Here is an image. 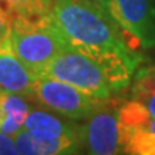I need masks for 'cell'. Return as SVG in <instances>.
I'll use <instances>...</instances> for the list:
<instances>
[{"instance_id": "cell-17", "label": "cell", "mask_w": 155, "mask_h": 155, "mask_svg": "<svg viewBox=\"0 0 155 155\" xmlns=\"http://www.w3.org/2000/svg\"><path fill=\"white\" fill-rule=\"evenodd\" d=\"M92 2L98 3V5L102 6V7H104V9H106L108 12L111 10V3H112V0H92ZM109 13H111V12H109Z\"/></svg>"}, {"instance_id": "cell-5", "label": "cell", "mask_w": 155, "mask_h": 155, "mask_svg": "<svg viewBox=\"0 0 155 155\" xmlns=\"http://www.w3.org/2000/svg\"><path fill=\"white\" fill-rule=\"evenodd\" d=\"M109 12L124 32L142 48H155L154 0H112Z\"/></svg>"}, {"instance_id": "cell-11", "label": "cell", "mask_w": 155, "mask_h": 155, "mask_svg": "<svg viewBox=\"0 0 155 155\" xmlns=\"http://www.w3.org/2000/svg\"><path fill=\"white\" fill-rule=\"evenodd\" d=\"M124 154L131 155H155V134L147 124L127 127L122 125Z\"/></svg>"}, {"instance_id": "cell-12", "label": "cell", "mask_w": 155, "mask_h": 155, "mask_svg": "<svg viewBox=\"0 0 155 155\" xmlns=\"http://www.w3.org/2000/svg\"><path fill=\"white\" fill-rule=\"evenodd\" d=\"M131 92L132 99L142 104L151 116H155V65L139 68L134 73Z\"/></svg>"}, {"instance_id": "cell-15", "label": "cell", "mask_w": 155, "mask_h": 155, "mask_svg": "<svg viewBox=\"0 0 155 155\" xmlns=\"http://www.w3.org/2000/svg\"><path fill=\"white\" fill-rule=\"evenodd\" d=\"M12 22H13L12 16L0 5V45L5 43L9 39V35L12 30Z\"/></svg>"}, {"instance_id": "cell-18", "label": "cell", "mask_w": 155, "mask_h": 155, "mask_svg": "<svg viewBox=\"0 0 155 155\" xmlns=\"http://www.w3.org/2000/svg\"><path fill=\"white\" fill-rule=\"evenodd\" d=\"M145 124H147V127L150 128L151 131L155 134V116H151V118L147 122H145Z\"/></svg>"}, {"instance_id": "cell-4", "label": "cell", "mask_w": 155, "mask_h": 155, "mask_svg": "<svg viewBox=\"0 0 155 155\" xmlns=\"http://www.w3.org/2000/svg\"><path fill=\"white\" fill-rule=\"evenodd\" d=\"M33 98L50 111L73 121L88 119L104 106V99L94 98L71 83L50 76L38 78Z\"/></svg>"}, {"instance_id": "cell-10", "label": "cell", "mask_w": 155, "mask_h": 155, "mask_svg": "<svg viewBox=\"0 0 155 155\" xmlns=\"http://www.w3.org/2000/svg\"><path fill=\"white\" fill-rule=\"evenodd\" d=\"M30 106L25 96L9 94L0 89V132L16 137L25 128Z\"/></svg>"}, {"instance_id": "cell-8", "label": "cell", "mask_w": 155, "mask_h": 155, "mask_svg": "<svg viewBox=\"0 0 155 155\" xmlns=\"http://www.w3.org/2000/svg\"><path fill=\"white\" fill-rule=\"evenodd\" d=\"M23 129H26L38 139H56L63 137L82 138V125L65 121L42 109H30Z\"/></svg>"}, {"instance_id": "cell-16", "label": "cell", "mask_w": 155, "mask_h": 155, "mask_svg": "<svg viewBox=\"0 0 155 155\" xmlns=\"http://www.w3.org/2000/svg\"><path fill=\"white\" fill-rule=\"evenodd\" d=\"M15 137L0 132V155H17Z\"/></svg>"}, {"instance_id": "cell-1", "label": "cell", "mask_w": 155, "mask_h": 155, "mask_svg": "<svg viewBox=\"0 0 155 155\" xmlns=\"http://www.w3.org/2000/svg\"><path fill=\"white\" fill-rule=\"evenodd\" d=\"M48 17L75 49L92 55L139 59L119 23L92 0H53Z\"/></svg>"}, {"instance_id": "cell-9", "label": "cell", "mask_w": 155, "mask_h": 155, "mask_svg": "<svg viewBox=\"0 0 155 155\" xmlns=\"http://www.w3.org/2000/svg\"><path fill=\"white\" fill-rule=\"evenodd\" d=\"M17 152L22 155H65L78 154L83 148L81 137H63L56 139H38L26 129L15 137Z\"/></svg>"}, {"instance_id": "cell-6", "label": "cell", "mask_w": 155, "mask_h": 155, "mask_svg": "<svg viewBox=\"0 0 155 155\" xmlns=\"http://www.w3.org/2000/svg\"><path fill=\"white\" fill-rule=\"evenodd\" d=\"M82 142L88 154L115 155L124 154L122 124L118 112L96 111L82 125Z\"/></svg>"}, {"instance_id": "cell-3", "label": "cell", "mask_w": 155, "mask_h": 155, "mask_svg": "<svg viewBox=\"0 0 155 155\" xmlns=\"http://www.w3.org/2000/svg\"><path fill=\"white\" fill-rule=\"evenodd\" d=\"M6 43L39 76L61 52L71 48L59 30L50 23L48 15L36 19H13Z\"/></svg>"}, {"instance_id": "cell-14", "label": "cell", "mask_w": 155, "mask_h": 155, "mask_svg": "<svg viewBox=\"0 0 155 155\" xmlns=\"http://www.w3.org/2000/svg\"><path fill=\"white\" fill-rule=\"evenodd\" d=\"M118 116L122 125L127 127H135V125H142L151 118V114L142 104L137 102L135 99L129 101L119 108Z\"/></svg>"}, {"instance_id": "cell-13", "label": "cell", "mask_w": 155, "mask_h": 155, "mask_svg": "<svg viewBox=\"0 0 155 155\" xmlns=\"http://www.w3.org/2000/svg\"><path fill=\"white\" fill-rule=\"evenodd\" d=\"M0 5L12 19H36L49 13L53 0H0Z\"/></svg>"}, {"instance_id": "cell-2", "label": "cell", "mask_w": 155, "mask_h": 155, "mask_svg": "<svg viewBox=\"0 0 155 155\" xmlns=\"http://www.w3.org/2000/svg\"><path fill=\"white\" fill-rule=\"evenodd\" d=\"M138 63L139 59L92 55L71 46L56 56L40 76L63 81L94 98L105 101L131 83Z\"/></svg>"}, {"instance_id": "cell-7", "label": "cell", "mask_w": 155, "mask_h": 155, "mask_svg": "<svg viewBox=\"0 0 155 155\" xmlns=\"http://www.w3.org/2000/svg\"><path fill=\"white\" fill-rule=\"evenodd\" d=\"M39 75L17 58L7 43L0 45V89L9 94L33 98Z\"/></svg>"}]
</instances>
